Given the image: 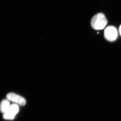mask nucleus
<instances>
[{
	"label": "nucleus",
	"instance_id": "f03ea898",
	"mask_svg": "<svg viewBox=\"0 0 121 121\" xmlns=\"http://www.w3.org/2000/svg\"><path fill=\"white\" fill-rule=\"evenodd\" d=\"M104 36L106 39L110 42L115 41L118 36L117 29L113 26L107 27L104 31Z\"/></svg>",
	"mask_w": 121,
	"mask_h": 121
},
{
	"label": "nucleus",
	"instance_id": "423d86ee",
	"mask_svg": "<svg viewBox=\"0 0 121 121\" xmlns=\"http://www.w3.org/2000/svg\"><path fill=\"white\" fill-rule=\"evenodd\" d=\"M119 32L121 36V25H120L119 28Z\"/></svg>",
	"mask_w": 121,
	"mask_h": 121
},
{
	"label": "nucleus",
	"instance_id": "20e7f679",
	"mask_svg": "<svg viewBox=\"0 0 121 121\" xmlns=\"http://www.w3.org/2000/svg\"><path fill=\"white\" fill-rule=\"evenodd\" d=\"M6 98L7 99L15 103V104L21 106L25 105L26 104V100L25 99L20 95L14 93H9L7 95Z\"/></svg>",
	"mask_w": 121,
	"mask_h": 121
},
{
	"label": "nucleus",
	"instance_id": "f257e3e1",
	"mask_svg": "<svg viewBox=\"0 0 121 121\" xmlns=\"http://www.w3.org/2000/svg\"><path fill=\"white\" fill-rule=\"evenodd\" d=\"M107 21L104 14L99 13L95 14L91 20V25L95 30H102L105 27Z\"/></svg>",
	"mask_w": 121,
	"mask_h": 121
},
{
	"label": "nucleus",
	"instance_id": "7ed1b4c3",
	"mask_svg": "<svg viewBox=\"0 0 121 121\" xmlns=\"http://www.w3.org/2000/svg\"><path fill=\"white\" fill-rule=\"evenodd\" d=\"M19 110L18 105L16 104H12L6 113L4 114L3 118L6 120H13Z\"/></svg>",
	"mask_w": 121,
	"mask_h": 121
},
{
	"label": "nucleus",
	"instance_id": "39448f33",
	"mask_svg": "<svg viewBox=\"0 0 121 121\" xmlns=\"http://www.w3.org/2000/svg\"><path fill=\"white\" fill-rule=\"evenodd\" d=\"M10 101L8 99H3L0 104V111L2 113L4 114L8 110L10 107Z\"/></svg>",
	"mask_w": 121,
	"mask_h": 121
}]
</instances>
